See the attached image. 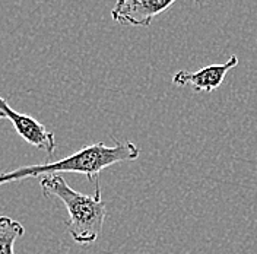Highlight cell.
<instances>
[{"instance_id": "cell-1", "label": "cell", "mask_w": 257, "mask_h": 254, "mask_svg": "<svg viewBox=\"0 0 257 254\" xmlns=\"http://www.w3.org/2000/svg\"><path fill=\"white\" fill-rule=\"evenodd\" d=\"M139 155L141 151L133 142H115L114 146H107L102 142L92 143L82 148L76 154L54 162L28 165L8 173H0V186L28 177H43L59 173H78L85 175L89 181H98L99 173L102 170L118 162L135 161L139 158Z\"/></svg>"}, {"instance_id": "cell-2", "label": "cell", "mask_w": 257, "mask_h": 254, "mask_svg": "<svg viewBox=\"0 0 257 254\" xmlns=\"http://www.w3.org/2000/svg\"><path fill=\"white\" fill-rule=\"evenodd\" d=\"M40 186L46 197H57L64 203L69 212L67 232L73 241L82 245L95 242L107 216V207L101 199L99 180L95 181L94 196L73 190L60 174L43 175Z\"/></svg>"}, {"instance_id": "cell-3", "label": "cell", "mask_w": 257, "mask_h": 254, "mask_svg": "<svg viewBox=\"0 0 257 254\" xmlns=\"http://www.w3.org/2000/svg\"><path fill=\"white\" fill-rule=\"evenodd\" d=\"M0 120H8L15 127L16 133L32 146L53 154L56 149V139L38 120L14 110L5 98L0 96Z\"/></svg>"}, {"instance_id": "cell-4", "label": "cell", "mask_w": 257, "mask_h": 254, "mask_svg": "<svg viewBox=\"0 0 257 254\" xmlns=\"http://www.w3.org/2000/svg\"><path fill=\"white\" fill-rule=\"evenodd\" d=\"M177 0H117L111 16L115 22L132 27H149L155 16L171 8ZM200 3V0H196Z\"/></svg>"}, {"instance_id": "cell-5", "label": "cell", "mask_w": 257, "mask_h": 254, "mask_svg": "<svg viewBox=\"0 0 257 254\" xmlns=\"http://www.w3.org/2000/svg\"><path fill=\"white\" fill-rule=\"evenodd\" d=\"M237 64L238 57L234 54L225 63L205 66L197 72L178 70L173 76V83L176 86H186L187 83H190L196 92H212L222 85L226 73Z\"/></svg>"}, {"instance_id": "cell-6", "label": "cell", "mask_w": 257, "mask_h": 254, "mask_svg": "<svg viewBox=\"0 0 257 254\" xmlns=\"http://www.w3.org/2000/svg\"><path fill=\"white\" fill-rule=\"evenodd\" d=\"M25 234L22 223L9 216H0V254H15L16 239Z\"/></svg>"}]
</instances>
